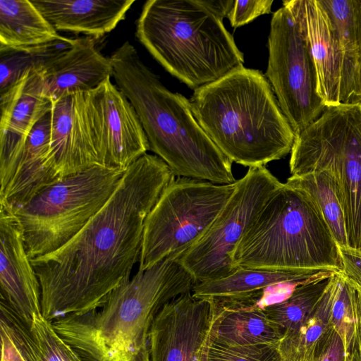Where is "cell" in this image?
Instances as JSON below:
<instances>
[{
  "label": "cell",
  "instance_id": "cell-1",
  "mask_svg": "<svg viewBox=\"0 0 361 361\" xmlns=\"http://www.w3.org/2000/svg\"><path fill=\"white\" fill-rule=\"evenodd\" d=\"M175 180L158 156L130 164L102 208L68 242L32 259L48 321L99 309L139 261L145 219Z\"/></svg>",
  "mask_w": 361,
  "mask_h": 361
},
{
  "label": "cell",
  "instance_id": "cell-2",
  "mask_svg": "<svg viewBox=\"0 0 361 361\" xmlns=\"http://www.w3.org/2000/svg\"><path fill=\"white\" fill-rule=\"evenodd\" d=\"M196 283L179 257L169 256L138 270L99 311L63 317L61 337L83 361H151L149 334L156 314Z\"/></svg>",
  "mask_w": 361,
  "mask_h": 361
},
{
  "label": "cell",
  "instance_id": "cell-3",
  "mask_svg": "<svg viewBox=\"0 0 361 361\" xmlns=\"http://www.w3.org/2000/svg\"><path fill=\"white\" fill-rule=\"evenodd\" d=\"M109 59L116 85L134 108L149 150L168 165L175 176L216 184L236 181L233 162L201 128L189 99L168 90L128 41L117 48Z\"/></svg>",
  "mask_w": 361,
  "mask_h": 361
},
{
  "label": "cell",
  "instance_id": "cell-4",
  "mask_svg": "<svg viewBox=\"0 0 361 361\" xmlns=\"http://www.w3.org/2000/svg\"><path fill=\"white\" fill-rule=\"evenodd\" d=\"M192 114L232 162L264 166L290 153L295 133L261 71L240 66L194 90Z\"/></svg>",
  "mask_w": 361,
  "mask_h": 361
},
{
  "label": "cell",
  "instance_id": "cell-5",
  "mask_svg": "<svg viewBox=\"0 0 361 361\" xmlns=\"http://www.w3.org/2000/svg\"><path fill=\"white\" fill-rule=\"evenodd\" d=\"M233 0H149L135 36L170 74L193 90L243 66L223 20Z\"/></svg>",
  "mask_w": 361,
  "mask_h": 361
},
{
  "label": "cell",
  "instance_id": "cell-6",
  "mask_svg": "<svg viewBox=\"0 0 361 361\" xmlns=\"http://www.w3.org/2000/svg\"><path fill=\"white\" fill-rule=\"evenodd\" d=\"M236 268L342 271L338 247L312 199L283 183L245 232L234 253Z\"/></svg>",
  "mask_w": 361,
  "mask_h": 361
},
{
  "label": "cell",
  "instance_id": "cell-7",
  "mask_svg": "<svg viewBox=\"0 0 361 361\" xmlns=\"http://www.w3.org/2000/svg\"><path fill=\"white\" fill-rule=\"evenodd\" d=\"M126 170L94 166L63 176L13 211L29 258L53 252L73 238L106 204Z\"/></svg>",
  "mask_w": 361,
  "mask_h": 361
},
{
  "label": "cell",
  "instance_id": "cell-8",
  "mask_svg": "<svg viewBox=\"0 0 361 361\" xmlns=\"http://www.w3.org/2000/svg\"><path fill=\"white\" fill-rule=\"evenodd\" d=\"M291 176L328 169L338 184L350 247L361 249V104L326 106L295 135Z\"/></svg>",
  "mask_w": 361,
  "mask_h": 361
},
{
  "label": "cell",
  "instance_id": "cell-9",
  "mask_svg": "<svg viewBox=\"0 0 361 361\" xmlns=\"http://www.w3.org/2000/svg\"><path fill=\"white\" fill-rule=\"evenodd\" d=\"M235 182L216 184L178 177L147 215L138 270L162 259L180 257L208 231L233 194Z\"/></svg>",
  "mask_w": 361,
  "mask_h": 361
},
{
  "label": "cell",
  "instance_id": "cell-10",
  "mask_svg": "<svg viewBox=\"0 0 361 361\" xmlns=\"http://www.w3.org/2000/svg\"><path fill=\"white\" fill-rule=\"evenodd\" d=\"M266 167H250L206 234L180 257L197 283L231 274L235 250L272 194L281 186Z\"/></svg>",
  "mask_w": 361,
  "mask_h": 361
},
{
  "label": "cell",
  "instance_id": "cell-11",
  "mask_svg": "<svg viewBox=\"0 0 361 361\" xmlns=\"http://www.w3.org/2000/svg\"><path fill=\"white\" fill-rule=\"evenodd\" d=\"M265 76L295 135L318 118L326 106L317 90L316 73L298 24L283 5L271 18Z\"/></svg>",
  "mask_w": 361,
  "mask_h": 361
},
{
  "label": "cell",
  "instance_id": "cell-12",
  "mask_svg": "<svg viewBox=\"0 0 361 361\" xmlns=\"http://www.w3.org/2000/svg\"><path fill=\"white\" fill-rule=\"evenodd\" d=\"M88 133L101 165L127 169L149 150L138 116L111 78L85 94Z\"/></svg>",
  "mask_w": 361,
  "mask_h": 361
},
{
  "label": "cell",
  "instance_id": "cell-13",
  "mask_svg": "<svg viewBox=\"0 0 361 361\" xmlns=\"http://www.w3.org/2000/svg\"><path fill=\"white\" fill-rule=\"evenodd\" d=\"M51 106L39 68L26 72L0 94V189L12 178L30 130Z\"/></svg>",
  "mask_w": 361,
  "mask_h": 361
},
{
  "label": "cell",
  "instance_id": "cell-14",
  "mask_svg": "<svg viewBox=\"0 0 361 361\" xmlns=\"http://www.w3.org/2000/svg\"><path fill=\"white\" fill-rule=\"evenodd\" d=\"M212 316L211 303L192 291L165 304L149 330L151 361H197Z\"/></svg>",
  "mask_w": 361,
  "mask_h": 361
},
{
  "label": "cell",
  "instance_id": "cell-15",
  "mask_svg": "<svg viewBox=\"0 0 361 361\" xmlns=\"http://www.w3.org/2000/svg\"><path fill=\"white\" fill-rule=\"evenodd\" d=\"M295 18L313 61L317 90L326 106L342 104L343 60L329 14L319 0L283 1Z\"/></svg>",
  "mask_w": 361,
  "mask_h": 361
},
{
  "label": "cell",
  "instance_id": "cell-16",
  "mask_svg": "<svg viewBox=\"0 0 361 361\" xmlns=\"http://www.w3.org/2000/svg\"><path fill=\"white\" fill-rule=\"evenodd\" d=\"M0 283L4 300L29 326L41 314V288L15 214L0 204Z\"/></svg>",
  "mask_w": 361,
  "mask_h": 361
},
{
  "label": "cell",
  "instance_id": "cell-17",
  "mask_svg": "<svg viewBox=\"0 0 361 361\" xmlns=\"http://www.w3.org/2000/svg\"><path fill=\"white\" fill-rule=\"evenodd\" d=\"M85 93L65 94L52 101L51 152L61 178L102 166L88 133Z\"/></svg>",
  "mask_w": 361,
  "mask_h": 361
},
{
  "label": "cell",
  "instance_id": "cell-18",
  "mask_svg": "<svg viewBox=\"0 0 361 361\" xmlns=\"http://www.w3.org/2000/svg\"><path fill=\"white\" fill-rule=\"evenodd\" d=\"M51 114L32 128L23 145L8 183L0 190V204L12 212L54 184L60 176L51 152Z\"/></svg>",
  "mask_w": 361,
  "mask_h": 361
},
{
  "label": "cell",
  "instance_id": "cell-19",
  "mask_svg": "<svg viewBox=\"0 0 361 361\" xmlns=\"http://www.w3.org/2000/svg\"><path fill=\"white\" fill-rule=\"evenodd\" d=\"M47 93L52 101L65 94L95 90L111 78L109 57L97 48L94 39H73L69 48L39 68Z\"/></svg>",
  "mask_w": 361,
  "mask_h": 361
},
{
  "label": "cell",
  "instance_id": "cell-20",
  "mask_svg": "<svg viewBox=\"0 0 361 361\" xmlns=\"http://www.w3.org/2000/svg\"><path fill=\"white\" fill-rule=\"evenodd\" d=\"M333 269H310L269 271L239 267L224 278L197 283L192 290L199 299L215 304L257 303L266 288L285 283H311L324 280Z\"/></svg>",
  "mask_w": 361,
  "mask_h": 361
},
{
  "label": "cell",
  "instance_id": "cell-21",
  "mask_svg": "<svg viewBox=\"0 0 361 361\" xmlns=\"http://www.w3.org/2000/svg\"><path fill=\"white\" fill-rule=\"evenodd\" d=\"M57 31L81 33L94 39L123 20L134 0H32Z\"/></svg>",
  "mask_w": 361,
  "mask_h": 361
},
{
  "label": "cell",
  "instance_id": "cell-22",
  "mask_svg": "<svg viewBox=\"0 0 361 361\" xmlns=\"http://www.w3.org/2000/svg\"><path fill=\"white\" fill-rule=\"evenodd\" d=\"M210 303L209 331L218 340L234 346L279 348L283 335L257 303Z\"/></svg>",
  "mask_w": 361,
  "mask_h": 361
},
{
  "label": "cell",
  "instance_id": "cell-23",
  "mask_svg": "<svg viewBox=\"0 0 361 361\" xmlns=\"http://www.w3.org/2000/svg\"><path fill=\"white\" fill-rule=\"evenodd\" d=\"M319 1L333 22L341 52L342 104H361V1Z\"/></svg>",
  "mask_w": 361,
  "mask_h": 361
},
{
  "label": "cell",
  "instance_id": "cell-24",
  "mask_svg": "<svg viewBox=\"0 0 361 361\" xmlns=\"http://www.w3.org/2000/svg\"><path fill=\"white\" fill-rule=\"evenodd\" d=\"M0 310V324L27 361H82L42 314H35L29 326L9 305L1 304Z\"/></svg>",
  "mask_w": 361,
  "mask_h": 361
},
{
  "label": "cell",
  "instance_id": "cell-25",
  "mask_svg": "<svg viewBox=\"0 0 361 361\" xmlns=\"http://www.w3.org/2000/svg\"><path fill=\"white\" fill-rule=\"evenodd\" d=\"M63 37L32 1H0V49L40 46Z\"/></svg>",
  "mask_w": 361,
  "mask_h": 361
},
{
  "label": "cell",
  "instance_id": "cell-26",
  "mask_svg": "<svg viewBox=\"0 0 361 361\" xmlns=\"http://www.w3.org/2000/svg\"><path fill=\"white\" fill-rule=\"evenodd\" d=\"M286 184L308 195L319 210L338 246L349 247L343 204L335 176L322 169L288 178Z\"/></svg>",
  "mask_w": 361,
  "mask_h": 361
},
{
  "label": "cell",
  "instance_id": "cell-27",
  "mask_svg": "<svg viewBox=\"0 0 361 361\" xmlns=\"http://www.w3.org/2000/svg\"><path fill=\"white\" fill-rule=\"evenodd\" d=\"M329 326L341 338L345 356L355 349L357 290L341 271L330 277L324 291Z\"/></svg>",
  "mask_w": 361,
  "mask_h": 361
},
{
  "label": "cell",
  "instance_id": "cell-28",
  "mask_svg": "<svg viewBox=\"0 0 361 361\" xmlns=\"http://www.w3.org/2000/svg\"><path fill=\"white\" fill-rule=\"evenodd\" d=\"M329 279L300 286L286 300L262 307L270 319L279 327L283 338L295 333L308 319Z\"/></svg>",
  "mask_w": 361,
  "mask_h": 361
},
{
  "label": "cell",
  "instance_id": "cell-29",
  "mask_svg": "<svg viewBox=\"0 0 361 361\" xmlns=\"http://www.w3.org/2000/svg\"><path fill=\"white\" fill-rule=\"evenodd\" d=\"M73 39L63 37L40 46L0 49V94L16 84L24 74L38 69L71 47Z\"/></svg>",
  "mask_w": 361,
  "mask_h": 361
},
{
  "label": "cell",
  "instance_id": "cell-30",
  "mask_svg": "<svg viewBox=\"0 0 361 361\" xmlns=\"http://www.w3.org/2000/svg\"><path fill=\"white\" fill-rule=\"evenodd\" d=\"M324 294V293H323ZM308 319L293 334L281 341L278 350L286 361H312L316 348L329 328L324 295Z\"/></svg>",
  "mask_w": 361,
  "mask_h": 361
},
{
  "label": "cell",
  "instance_id": "cell-31",
  "mask_svg": "<svg viewBox=\"0 0 361 361\" xmlns=\"http://www.w3.org/2000/svg\"><path fill=\"white\" fill-rule=\"evenodd\" d=\"M197 361H282V358L276 347L231 345L218 340L209 330Z\"/></svg>",
  "mask_w": 361,
  "mask_h": 361
},
{
  "label": "cell",
  "instance_id": "cell-32",
  "mask_svg": "<svg viewBox=\"0 0 361 361\" xmlns=\"http://www.w3.org/2000/svg\"><path fill=\"white\" fill-rule=\"evenodd\" d=\"M271 0H235L228 13L227 18L233 27H238L252 21L261 15L271 13Z\"/></svg>",
  "mask_w": 361,
  "mask_h": 361
},
{
  "label": "cell",
  "instance_id": "cell-33",
  "mask_svg": "<svg viewBox=\"0 0 361 361\" xmlns=\"http://www.w3.org/2000/svg\"><path fill=\"white\" fill-rule=\"evenodd\" d=\"M342 341L337 333L329 328L318 343L312 361H344Z\"/></svg>",
  "mask_w": 361,
  "mask_h": 361
},
{
  "label": "cell",
  "instance_id": "cell-34",
  "mask_svg": "<svg viewBox=\"0 0 361 361\" xmlns=\"http://www.w3.org/2000/svg\"><path fill=\"white\" fill-rule=\"evenodd\" d=\"M338 247L342 264V272L352 284L361 288V250L349 247Z\"/></svg>",
  "mask_w": 361,
  "mask_h": 361
},
{
  "label": "cell",
  "instance_id": "cell-35",
  "mask_svg": "<svg viewBox=\"0 0 361 361\" xmlns=\"http://www.w3.org/2000/svg\"><path fill=\"white\" fill-rule=\"evenodd\" d=\"M1 329V361H27L23 351L14 341L8 330L2 325Z\"/></svg>",
  "mask_w": 361,
  "mask_h": 361
},
{
  "label": "cell",
  "instance_id": "cell-36",
  "mask_svg": "<svg viewBox=\"0 0 361 361\" xmlns=\"http://www.w3.org/2000/svg\"><path fill=\"white\" fill-rule=\"evenodd\" d=\"M357 290V325H356V338L355 349L357 352L358 357L361 361V288H355Z\"/></svg>",
  "mask_w": 361,
  "mask_h": 361
},
{
  "label": "cell",
  "instance_id": "cell-37",
  "mask_svg": "<svg viewBox=\"0 0 361 361\" xmlns=\"http://www.w3.org/2000/svg\"><path fill=\"white\" fill-rule=\"evenodd\" d=\"M344 361H360L356 349L351 354L345 356Z\"/></svg>",
  "mask_w": 361,
  "mask_h": 361
},
{
  "label": "cell",
  "instance_id": "cell-38",
  "mask_svg": "<svg viewBox=\"0 0 361 361\" xmlns=\"http://www.w3.org/2000/svg\"><path fill=\"white\" fill-rule=\"evenodd\" d=\"M282 361H286V360H282Z\"/></svg>",
  "mask_w": 361,
  "mask_h": 361
},
{
  "label": "cell",
  "instance_id": "cell-39",
  "mask_svg": "<svg viewBox=\"0 0 361 361\" xmlns=\"http://www.w3.org/2000/svg\"><path fill=\"white\" fill-rule=\"evenodd\" d=\"M360 250H361V249Z\"/></svg>",
  "mask_w": 361,
  "mask_h": 361
}]
</instances>
